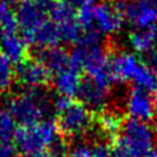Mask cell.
I'll return each mask as SVG.
<instances>
[{
	"label": "cell",
	"instance_id": "cell-25",
	"mask_svg": "<svg viewBox=\"0 0 157 157\" xmlns=\"http://www.w3.org/2000/svg\"><path fill=\"white\" fill-rule=\"evenodd\" d=\"M63 1H65L72 9L78 10V11L85 9V7H90L94 4H97V0H63Z\"/></svg>",
	"mask_w": 157,
	"mask_h": 157
},
{
	"label": "cell",
	"instance_id": "cell-2",
	"mask_svg": "<svg viewBox=\"0 0 157 157\" xmlns=\"http://www.w3.org/2000/svg\"><path fill=\"white\" fill-rule=\"evenodd\" d=\"M157 146V130L150 124L128 119L114 137L112 157H146Z\"/></svg>",
	"mask_w": 157,
	"mask_h": 157
},
{
	"label": "cell",
	"instance_id": "cell-33",
	"mask_svg": "<svg viewBox=\"0 0 157 157\" xmlns=\"http://www.w3.org/2000/svg\"><path fill=\"white\" fill-rule=\"evenodd\" d=\"M0 1H5V2H11V0H0Z\"/></svg>",
	"mask_w": 157,
	"mask_h": 157
},
{
	"label": "cell",
	"instance_id": "cell-5",
	"mask_svg": "<svg viewBox=\"0 0 157 157\" xmlns=\"http://www.w3.org/2000/svg\"><path fill=\"white\" fill-rule=\"evenodd\" d=\"M54 110L58 114L56 125L59 132L65 136H81L92 126V113L81 102L58 96L54 99Z\"/></svg>",
	"mask_w": 157,
	"mask_h": 157
},
{
	"label": "cell",
	"instance_id": "cell-12",
	"mask_svg": "<svg viewBox=\"0 0 157 157\" xmlns=\"http://www.w3.org/2000/svg\"><path fill=\"white\" fill-rule=\"evenodd\" d=\"M140 63L141 60L132 52L121 50L110 55V67L115 82L131 81Z\"/></svg>",
	"mask_w": 157,
	"mask_h": 157
},
{
	"label": "cell",
	"instance_id": "cell-3",
	"mask_svg": "<svg viewBox=\"0 0 157 157\" xmlns=\"http://www.w3.org/2000/svg\"><path fill=\"white\" fill-rule=\"evenodd\" d=\"M6 110L16 123L28 126L49 119L54 110V101L43 88L26 90L7 99Z\"/></svg>",
	"mask_w": 157,
	"mask_h": 157
},
{
	"label": "cell",
	"instance_id": "cell-26",
	"mask_svg": "<svg viewBox=\"0 0 157 157\" xmlns=\"http://www.w3.org/2000/svg\"><path fill=\"white\" fill-rule=\"evenodd\" d=\"M92 157H112L110 148L104 142L94 144L93 147V156Z\"/></svg>",
	"mask_w": 157,
	"mask_h": 157
},
{
	"label": "cell",
	"instance_id": "cell-15",
	"mask_svg": "<svg viewBox=\"0 0 157 157\" xmlns=\"http://www.w3.org/2000/svg\"><path fill=\"white\" fill-rule=\"evenodd\" d=\"M26 40L27 43L33 44L36 48L40 50V49L56 47L61 42V38L58 26L53 21L47 20L32 34H29L26 38Z\"/></svg>",
	"mask_w": 157,
	"mask_h": 157
},
{
	"label": "cell",
	"instance_id": "cell-31",
	"mask_svg": "<svg viewBox=\"0 0 157 157\" xmlns=\"http://www.w3.org/2000/svg\"><path fill=\"white\" fill-rule=\"evenodd\" d=\"M148 1H150L152 5H155V6L157 7V0H148Z\"/></svg>",
	"mask_w": 157,
	"mask_h": 157
},
{
	"label": "cell",
	"instance_id": "cell-13",
	"mask_svg": "<svg viewBox=\"0 0 157 157\" xmlns=\"http://www.w3.org/2000/svg\"><path fill=\"white\" fill-rule=\"evenodd\" d=\"M81 82L82 78L80 75V69L76 67L74 64L61 70L60 72L55 74L53 78V85L58 96L69 99L77 96Z\"/></svg>",
	"mask_w": 157,
	"mask_h": 157
},
{
	"label": "cell",
	"instance_id": "cell-24",
	"mask_svg": "<svg viewBox=\"0 0 157 157\" xmlns=\"http://www.w3.org/2000/svg\"><path fill=\"white\" fill-rule=\"evenodd\" d=\"M49 152L54 156V157H64L65 155H69V147L65 145L64 141H61L60 139L56 140L49 148Z\"/></svg>",
	"mask_w": 157,
	"mask_h": 157
},
{
	"label": "cell",
	"instance_id": "cell-8",
	"mask_svg": "<svg viewBox=\"0 0 157 157\" xmlns=\"http://www.w3.org/2000/svg\"><path fill=\"white\" fill-rule=\"evenodd\" d=\"M115 2L120 9L125 22L128 21L135 28L156 27L157 7L148 0H118Z\"/></svg>",
	"mask_w": 157,
	"mask_h": 157
},
{
	"label": "cell",
	"instance_id": "cell-23",
	"mask_svg": "<svg viewBox=\"0 0 157 157\" xmlns=\"http://www.w3.org/2000/svg\"><path fill=\"white\" fill-rule=\"evenodd\" d=\"M94 144L87 140H77L69 147V157H92Z\"/></svg>",
	"mask_w": 157,
	"mask_h": 157
},
{
	"label": "cell",
	"instance_id": "cell-22",
	"mask_svg": "<svg viewBox=\"0 0 157 157\" xmlns=\"http://www.w3.org/2000/svg\"><path fill=\"white\" fill-rule=\"evenodd\" d=\"M15 80L13 64L0 53V93L7 92Z\"/></svg>",
	"mask_w": 157,
	"mask_h": 157
},
{
	"label": "cell",
	"instance_id": "cell-17",
	"mask_svg": "<svg viewBox=\"0 0 157 157\" xmlns=\"http://www.w3.org/2000/svg\"><path fill=\"white\" fill-rule=\"evenodd\" d=\"M0 50L4 56H6L12 64L21 63L26 59L27 53V40L23 36L17 32L4 33L0 42Z\"/></svg>",
	"mask_w": 157,
	"mask_h": 157
},
{
	"label": "cell",
	"instance_id": "cell-4",
	"mask_svg": "<svg viewBox=\"0 0 157 157\" xmlns=\"http://www.w3.org/2000/svg\"><path fill=\"white\" fill-rule=\"evenodd\" d=\"M77 21L82 32H94L101 37L120 32L125 23V18L115 1H102L80 10Z\"/></svg>",
	"mask_w": 157,
	"mask_h": 157
},
{
	"label": "cell",
	"instance_id": "cell-9",
	"mask_svg": "<svg viewBox=\"0 0 157 157\" xmlns=\"http://www.w3.org/2000/svg\"><path fill=\"white\" fill-rule=\"evenodd\" d=\"M125 110L129 119L150 123L157 114V104L152 93L132 87L125 97Z\"/></svg>",
	"mask_w": 157,
	"mask_h": 157
},
{
	"label": "cell",
	"instance_id": "cell-29",
	"mask_svg": "<svg viewBox=\"0 0 157 157\" xmlns=\"http://www.w3.org/2000/svg\"><path fill=\"white\" fill-rule=\"evenodd\" d=\"M23 157H54L49 151H42V152H36L31 155H25Z\"/></svg>",
	"mask_w": 157,
	"mask_h": 157
},
{
	"label": "cell",
	"instance_id": "cell-7",
	"mask_svg": "<svg viewBox=\"0 0 157 157\" xmlns=\"http://www.w3.org/2000/svg\"><path fill=\"white\" fill-rule=\"evenodd\" d=\"M56 0H25L16 9V18L22 36L27 38L48 20Z\"/></svg>",
	"mask_w": 157,
	"mask_h": 157
},
{
	"label": "cell",
	"instance_id": "cell-30",
	"mask_svg": "<svg viewBox=\"0 0 157 157\" xmlns=\"http://www.w3.org/2000/svg\"><path fill=\"white\" fill-rule=\"evenodd\" d=\"M146 157H157V146H156V147H155V148H153Z\"/></svg>",
	"mask_w": 157,
	"mask_h": 157
},
{
	"label": "cell",
	"instance_id": "cell-14",
	"mask_svg": "<svg viewBox=\"0 0 157 157\" xmlns=\"http://www.w3.org/2000/svg\"><path fill=\"white\" fill-rule=\"evenodd\" d=\"M132 53L148 56L157 44V27L135 28L128 37Z\"/></svg>",
	"mask_w": 157,
	"mask_h": 157
},
{
	"label": "cell",
	"instance_id": "cell-19",
	"mask_svg": "<svg viewBox=\"0 0 157 157\" xmlns=\"http://www.w3.org/2000/svg\"><path fill=\"white\" fill-rule=\"evenodd\" d=\"M97 123L98 128L107 137H115L123 126V120L115 112H102Z\"/></svg>",
	"mask_w": 157,
	"mask_h": 157
},
{
	"label": "cell",
	"instance_id": "cell-18",
	"mask_svg": "<svg viewBox=\"0 0 157 157\" xmlns=\"http://www.w3.org/2000/svg\"><path fill=\"white\" fill-rule=\"evenodd\" d=\"M131 81L134 82V87L141 88L148 93L157 91V71L147 63L141 61L139 64Z\"/></svg>",
	"mask_w": 157,
	"mask_h": 157
},
{
	"label": "cell",
	"instance_id": "cell-28",
	"mask_svg": "<svg viewBox=\"0 0 157 157\" xmlns=\"http://www.w3.org/2000/svg\"><path fill=\"white\" fill-rule=\"evenodd\" d=\"M148 60H150V65L155 69H157V44L155 47V49L152 50V53L148 55Z\"/></svg>",
	"mask_w": 157,
	"mask_h": 157
},
{
	"label": "cell",
	"instance_id": "cell-27",
	"mask_svg": "<svg viewBox=\"0 0 157 157\" xmlns=\"http://www.w3.org/2000/svg\"><path fill=\"white\" fill-rule=\"evenodd\" d=\"M0 157H16V147L12 144H0Z\"/></svg>",
	"mask_w": 157,
	"mask_h": 157
},
{
	"label": "cell",
	"instance_id": "cell-20",
	"mask_svg": "<svg viewBox=\"0 0 157 157\" xmlns=\"http://www.w3.org/2000/svg\"><path fill=\"white\" fill-rule=\"evenodd\" d=\"M0 28L4 33L17 32L18 25L16 18V10L12 9L10 2L0 1Z\"/></svg>",
	"mask_w": 157,
	"mask_h": 157
},
{
	"label": "cell",
	"instance_id": "cell-1",
	"mask_svg": "<svg viewBox=\"0 0 157 157\" xmlns=\"http://www.w3.org/2000/svg\"><path fill=\"white\" fill-rule=\"evenodd\" d=\"M71 55L72 64L82 69L87 77L110 88L115 80L110 67V55L102 43V37L94 32H82Z\"/></svg>",
	"mask_w": 157,
	"mask_h": 157
},
{
	"label": "cell",
	"instance_id": "cell-21",
	"mask_svg": "<svg viewBox=\"0 0 157 157\" xmlns=\"http://www.w3.org/2000/svg\"><path fill=\"white\" fill-rule=\"evenodd\" d=\"M16 121L7 110L0 112V144H11L16 135Z\"/></svg>",
	"mask_w": 157,
	"mask_h": 157
},
{
	"label": "cell",
	"instance_id": "cell-6",
	"mask_svg": "<svg viewBox=\"0 0 157 157\" xmlns=\"http://www.w3.org/2000/svg\"><path fill=\"white\" fill-rule=\"evenodd\" d=\"M56 140H59V129L52 119L18 128L13 139L16 150L23 155L47 151Z\"/></svg>",
	"mask_w": 157,
	"mask_h": 157
},
{
	"label": "cell",
	"instance_id": "cell-32",
	"mask_svg": "<svg viewBox=\"0 0 157 157\" xmlns=\"http://www.w3.org/2000/svg\"><path fill=\"white\" fill-rule=\"evenodd\" d=\"M2 36H4V31L0 28V42H1V38H2Z\"/></svg>",
	"mask_w": 157,
	"mask_h": 157
},
{
	"label": "cell",
	"instance_id": "cell-11",
	"mask_svg": "<svg viewBox=\"0 0 157 157\" xmlns=\"http://www.w3.org/2000/svg\"><path fill=\"white\" fill-rule=\"evenodd\" d=\"M109 90L93 80L86 77L82 78L77 97L80 98V102L87 107L90 110L101 112L107 107L109 101Z\"/></svg>",
	"mask_w": 157,
	"mask_h": 157
},
{
	"label": "cell",
	"instance_id": "cell-10",
	"mask_svg": "<svg viewBox=\"0 0 157 157\" xmlns=\"http://www.w3.org/2000/svg\"><path fill=\"white\" fill-rule=\"evenodd\" d=\"M15 78L26 90L42 88L50 80V72L38 59H23L15 69Z\"/></svg>",
	"mask_w": 157,
	"mask_h": 157
},
{
	"label": "cell",
	"instance_id": "cell-16",
	"mask_svg": "<svg viewBox=\"0 0 157 157\" xmlns=\"http://www.w3.org/2000/svg\"><path fill=\"white\" fill-rule=\"evenodd\" d=\"M38 60L45 66V69L52 74H58L72 64L71 55L61 47H52L47 49H40L38 53Z\"/></svg>",
	"mask_w": 157,
	"mask_h": 157
}]
</instances>
